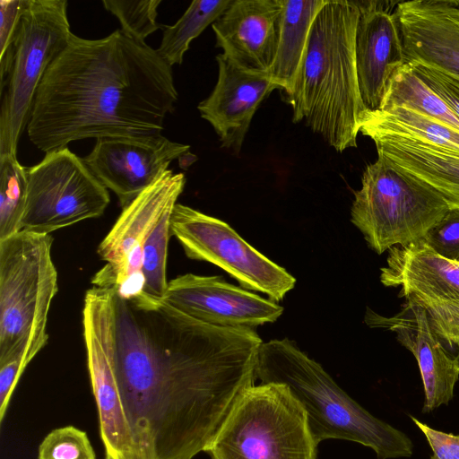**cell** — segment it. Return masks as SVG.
Segmentation results:
<instances>
[{
	"instance_id": "83f0119b",
	"label": "cell",
	"mask_w": 459,
	"mask_h": 459,
	"mask_svg": "<svg viewBox=\"0 0 459 459\" xmlns=\"http://www.w3.org/2000/svg\"><path fill=\"white\" fill-rule=\"evenodd\" d=\"M38 459H96V455L86 432L65 426L53 429L43 438Z\"/></svg>"
},
{
	"instance_id": "30bf717a",
	"label": "cell",
	"mask_w": 459,
	"mask_h": 459,
	"mask_svg": "<svg viewBox=\"0 0 459 459\" xmlns=\"http://www.w3.org/2000/svg\"><path fill=\"white\" fill-rule=\"evenodd\" d=\"M185 185L183 173L167 169L122 208L98 247L105 264L91 279L94 287L112 290L126 299L147 298L141 270L143 246L160 219L173 211Z\"/></svg>"
},
{
	"instance_id": "8fae6325",
	"label": "cell",
	"mask_w": 459,
	"mask_h": 459,
	"mask_svg": "<svg viewBox=\"0 0 459 459\" xmlns=\"http://www.w3.org/2000/svg\"><path fill=\"white\" fill-rule=\"evenodd\" d=\"M170 230L187 257L219 266L247 290L280 301L294 288L296 280L291 274L217 218L177 204L170 216Z\"/></svg>"
},
{
	"instance_id": "7c38bea8",
	"label": "cell",
	"mask_w": 459,
	"mask_h": 459,
	"mask_svg": "<svg viewBox=\"0 0 459 459\" xmlns=\"http://www.w3.org/2000/svg\"><path fill=\"white\" fill-rule=\"evenodd\" d=\"M190 146L165 136L96 139L83 158L100 182L117 196L122 208L154 183L169 164L188 155Z\"/></svg>"
},
{
	"instance_id": "4316f807",
	"label": "cell",
	"mask_w": 459,
	"mask_h": 459,
	"mask_svg": "<svg viewBox=\"0 0 459 459\" xmlns=\"http://www.w3.org/2000/svg\"><path fill=\"white\" fill-rule=\"evenodd\" d=\"M161 0H104V8L115 15L120 30L129 38L145 42V39L160 28L157 22Z\"/></svg>"
},
{
	"instance_id": "44dd1931",
	"label": "cell",
	"mask_w": 459,
	"mask_h": 459,
	"mask_svg": "<svg viewBox=\"0 0 459 459\" xmlns=\"http://www.w3.org/2000/svg\"><path fill=\"white\" fill-rule=\"evenodd\" d=\"M327 0H282L279 46L268 72L288 97L293 88L307 47L311 25Z\"/></svg>"
},
{
	"instance_id": "f546056e",
	"label": "cell",
	"mask_w": 459,
	"mask_h": 459,
	"mask_svg": "<svg viewBox=\"0 0 459 459\" xmlns=\"http://www.w3.org/2000/svg\"><path fill=\"white\" fill-rule=\"evenodd\" d=\"M422 240L440 255L459 262V209H449Z\"/></svg>"
},
{
	"instance_id": "d4e9b609",
	"label": "cell",
	"mask_w": 459,
	"mask_h": 459,
	"mask_svg": "<svg viewBox=\"0 0 459 459\" xmlns=\"http://www.w3.org/2000/svg\"><path fill=\"white\" fill-rule=\"evenodd\" d=\"M373 119L403 130L440 147L459 152V131L403 106H394L383 110H365Z\"/></svg>"
},
{
	"instance_id": "e0dca14e",
	"label": "cell",
	"mask_w": 459,
	"mask_h": 459,
	"mask_svg": "<svg viewBox=\"0 0 459 459\" xmlns=\"http://www.w3.org/2000/svg\"><path fill=\"white\" fill-rule=\"evenodd\" d=\"M216 61L217 82L197 109L214 129L221 147L238 153L259 105L281 88L269 73L244 70L222 53L216 56Z\"/></svg>"
},
{
	"instance_id": "9a60e30c",
	"label": "cell",
	"mask_w": 459,
	"mask_h": 459,
	"mask_svg": "<svg viewBox=\"0 0 459 459\" xmlns=\"http://www.w3.org/2000/svg\"><path fill=\"white\" fill-rule=\"evenodd\" d=\"M365 322L370 327L394 332L397 341L413 354L423 384V413L450 403L459 379V362L446 351L432 329L423 307L406 300L399 313L388 317L368 308Z\"/></svg>"
},
{
	"instance_id": "ac0fdd59",
	"label": "cell",
	"mask_w": 459,
	"mask_h": 459,
	"mask_svg": "<svg viewBox=\"0 0 459 459\" xmlns=\"http://www.w3.org/2000/svg\"><path fill=\"white\" fill-rule=\"evenodd\" d=\"M394 13L407 63L425 65L459 80V2H397Z\"/></svg>"
},
{
	"instance_id": "d6986e66",
	"label": "cell",
	"mask_w": 459,
	"mask_h": 459,
	"mask_svg": "<svg viewBox=\"0 0 459 459\" xmlns=\"http://www.w3.org/2000/svg\"><path fill=\"white\" fill-rule=\"evenodd\" d=\"M359 133L374 142L377 156L433 188L450 209H459V152L384 125L365 111Z\"/></svg>"
},
{
	"instance_id": "4dcf8cb0",
	"label": "cell",
	"mask_w": 459,
	"mask_h": 459,
	"mask_svg": "<svg viewBox=\"0 0 459 459\" xmlns=\"http://www.w3.org/2000/svg\"><path fill=\"white\" fill-rule=\"evenodd\" d=\"M415 74L434 91L459 118V80L433 67L408 63Z\"/></svg>"
},
{
	"instance_id": "cb8c5ba5",
	"label": "cell",
	"mask_w": 459,
	"mask_h": 459,
	"mask_svg": "<svg viewBox=\"0 0 459 459\" xmlns=\"http://www.w3.org/2000/svg\"><path fill=\"white\" fill-rule=\"evenodd\" d=\"M28 195L27 167L15 154L0 155V240L22 231Z\"/></svg>"
},
{
	"instance_id": "4fadbf2b",
	"label": "cell",
	"mask_w": 459,
	"mask_h": 459,
	"mask_svg": "<svg viewBox=\"0 0 459 459\" xmlns=\"http://www.w3.org/2000/svg\"><path fill=\"white\" fill-rule=\"evenodd\" d=\"M163 300L204 324L255 329L275 322L283 307L220 276L179 275L168 283Z\"/></svg>"
},
{
	"instance_id": "6da1fadb",
	"label": "cell",
	"mask_w": 459,
	"mask_h": 459,
	"mask_svg": "<svg viewBox=\"0 0 459 459\" xmlns=\"http://www.w3.org/2000/svg\"><path fill=\"white\" fill-rule=\"evenodd\" d=\"M82 331L105 459H194L255 385V329L92 286Z\"/></svg>"
},
{
	"instance_id": "8992f818",
	"label": "cell",
	"mask_w": 459,
	"mask_h": 459,
	"mask_svg": "<svg viewBox=\"0 0 459 459\" xmlns=\"http://www.w3.org/2000/svg\"><path fill=\"white\" fill-rule=\"evenodd\" d=\"M318 442L286 385L248 387L208 446L211 459H316Z\"/></svg>"
},
{
	"instance_id": "ffe728a7",
	"label": "cell",
	"mask_w": 459,
	"mask_h": 459,
	"mask_svg": "<svg viewBox=\"0 0 459 459\" xmlns=\"http://www.w3.org/2000/svg\"><path fill=\"white\" fill-rule=\"evenodd\" d=\"M380 281L401 287V296L431 300H459V262L447 259L423 240L388 250Z\"/></svg>"
},
{
	"instance_id": "277c9868",
	"label": "cell",
	"mask_w": 459,
	"mask_h": 459,
	"mask_svg": "<svg viewBox=\"0 0 459 459\" xmlns=\"http://www.w3.org/2000/svg\"><path fill=\"white\" fill-rule=\"evenodd\" d=\"M256 378L289 387L318 444L327 439L355 442L372 449L377 459L409 458L413 454V443L404 432L371 414L288 339L262 343Z\"/></svg>"
},
{
	"instance_id": "603a6c76",
	"label": "cell",
	"mask_w": 459,
	"mask_h": 459,
	"mask_svg": "<svg viewBox=\"0 0 459 459\" xmlns=\"http://www.w3.org/2000/svg\"><path fill=\"white\" fill-rule=\"evenodd\" d=\"M232 0H195L182 16L163 29L162 39L156 49L169 65H181L190 43L229 7Z\"/></svg>"
},
{
	"instance_id": "7a4b0ae2",
	"label": "cell",
	"mask_w": 459,
	"mask_h": 459,
	"mask_svg": "<svg viewBox=\"0 0 459 459\" xmlns=\"http://www.w3.org/2000/svg\"><path fill=\"white\" fill-rule=\"evenodd\" d=\"M178 99L172 67L145 42L120 30L72 33L38 89L27 134L45 153L87 138L158 136Z\"/></svg>"
},
{
	"instance_id": "484cf974",
	"label": "cell",
	"mask_w": 459,
	"mask_h": 459,
	"mask_svg": "<svg viewBox=\"0 0 459 459\" xmlns=\"http://www.w3.org/2000/svg\"><path fill=\"white\" fill-rule=\"evenodd\" d=\"M171 212L165 214L147 238L142 254V275L144 296L161 300L165 295L167 281V257L171 235Z\"/></svg>"
},
{
	"instance_id": "5bb4252c",
	"label": "cell",
	"mask_w": 459,
	"mask_h": 459,
	"mask_svg": "<svg viewBox=\"0 0 459 459\" xmlns=\"http://www.w3.org/2000/svg\"><path fill=\"white\" fill-rule=\"evenodd\" d=\"M355 57L362 102L378 110L394 72L407 63L394 13L397 2L357 1Z\"/></svg>"
},
{
	"instance_id": "7402d4cb",
	"label": "cell",
	"mask_w": 459,
	"mask_h": 459,
	"mask_svg": "<svg viewBox=\"0 0 459 459\" xmlns=\"http://www.w3.org/2000/svg\"><path fill=\"white\" fill-rule=\"evenodd\" d=\"M403 106L459 131V118L406 63L393 74L378 110Z\"/></svg>"
},
{
	"instance_id": "52a82bcc",
	"label": "cell",
	"mask_w": 459,
	"mask_h": 459,
	"mask_svg": "<svg viewBox=\"0 0 459 459\" xmlns=\"http://www.w3.org/2000/svg\"><path fill=\"white\" fill-rule=\"evenodd\" d=\"M433 188L377 156L354 193L351 221L378 255L422 240L449 210Z\"/></svg>"
},
{
	"instance_id": "3957f363",
	"label": "cell",
	"mask_w": 459,
	"mask_h": 459,
	"mask_svg": "<svg viewBox=\"0 0 459 459\" xmlns=\"http://www.w3.org/2000/svg\"><path fill=\"white\" fill-rule=\"evenodd\" d=\"M357 1L327 0L310 28L290 94L293 122H304L335 151L357 147L366 110L356 68Z\"/></svg>"
},
{
	"instance_id": "5b68a950",
	"label": "cell",
	"mask_w": 459,
	"mask_h": 459,
	"mask_svg": "<svg viewBox=\"0 0 459 459\" xmlns=\"http://www.w3.org/2000/svg\"><path fill=\"white\" fill-rule=\"evenodd\" d=\"M53 238L22 230L0 240V363L21 351L32 359L47 344L58 291Z\"/></svg>"
},
{
	"instance_id": "ba28073f",
	"label": "cell",
	"mask_w": 459,
	"mask_h": 459,
	"mask_svg": "<svg viewBox=\"0 0 459 459\" xmlns=\"http://www.w3.org/2000/svg\"><path fill=\"white\" fill-rule=\"evenodd\" d=\"M66 0H27L2 95L0 155L15 154L41 81L72 35Z\"/></svg>"
},
{
	"instance_id": "f1b7e54d",
	"label": "cell",
	"mask_w": 459,
	"mask_h": 459,
	"mask_svg": "<svg viewBox=\"0 0 459 459\" xmlns=\"http://www.w3.org/2000/svg\"><path fill=\"white\" fill-rule=\"evenodd\" d=\"M27 0L0 1V88L1 95L6 84L13 56V44L20 20Z\"/></svg>"
},
{
	"instance_id": "1f68e13d",
	"label": "cell",
	"mask_w": 459,
	"mask_h": 459,
	"mask_svg": "<svg viewBox=\"0 0 459 459\" xmlns=\"http://www.w3.org/2000/svg\"><path fill=\"white\" fill-rule=\"evenodd\" d=\"M410 418L425 436L432 450L430 459H459V435L433 429L412 415Z\"/></svg>"
},
{
	"instance_id": "9c48e42d",
	"label": "cell",
	"mask_w": 459,
	"mask_h": 459,
	"mask_svg": "<svg viewBox=\"0 0 459 459\" xmlns=\"http://www.w3.org/2000/svg\"><path fill=\"white\" fill-rule=\"evenodd\" d=\"M27 178L22 230L50 235L101 216L110 203L108 190L68 147L48 152L27 167Z\"/></svg>"
},
{
	"instance_id": "2e32d148",
	"label": "cell",
	"mask_w": 459,
	"mask_h": 459,
	"mask_svg": "<svg viewBox=\"0 0 459 459\" xmlns=\"http://www.w3.org/2000/svg\"><path fill=\"white\" fill-rule=\"evenodd\" d=\"M282 0H232L212 24L216 47L238 67L268 73L279 46Z\"/></svg>"
}]
</instances>
